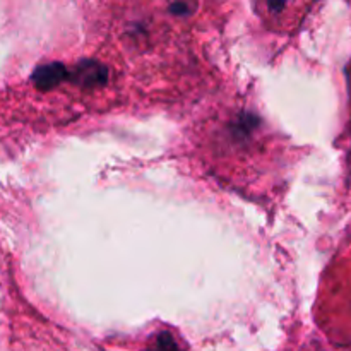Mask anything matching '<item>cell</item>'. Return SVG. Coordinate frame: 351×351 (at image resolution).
I'll return each mask as SVG.
<instances>
[{
	"mask_svg": "<svg viewBox=\"0 0 351 351\" xmlns=\"http://www.w3.org/2000/svg\"><path fill=\"white\" fill-rule=\"evenodd\" d=\"M65 77V69L62 65H47V67L38 69L36 72V86L38 88H53L55 84Z\"/></svg>",
	"mask_w": 351,
	"mask_h": 351,
	"instance_id": "obj_1",
	"label": "cell"
},
{
	"mask_svg": "<svg viewBox=\"0 0 351 351\" xmlns=\"http://www.w3.org/2000/svg\"><path fill=\"white\" fill-rule=\"evenodd\" d=\"M153 351H177V346H175L173 341L168 338V335H161L160 338H158V341L154 343Z\"/></svg>",
	"mask_w": 351,
	"mask_h": 351,
	"instance_id": "obj_2",
	"label": "cell"
}]
</instances>
